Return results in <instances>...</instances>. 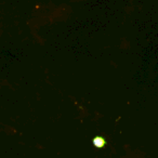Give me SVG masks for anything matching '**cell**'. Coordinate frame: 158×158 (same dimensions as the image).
I'll return each instance as SVG.
<instances>
[{
	"mask_svg": "<svg viewBox=\"0 0 158 158\" xmlns=\"http://www.w3.org/2000/svg\"><path fill=\"white\" fill-rule=\"evenodd\" d=\"M105 144H106V141L103 138H101V136H97V138L93 139V145L97 146L98 148H102V147L105 146Z\"/></svg>",
	"mask_w": 158,
	"mask_h": 158,
	"instance_id": "obj_1",
	"label": "cell"
}]
</instances>
